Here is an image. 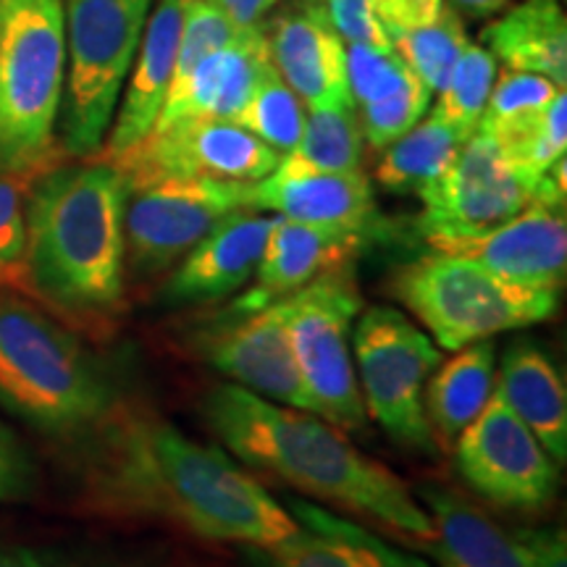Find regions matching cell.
Wrapping results in <instances>:
<instances>
[{
	"label": "cell",
	"mask_w": 567,
	"mask_h": 567,
	"mask_svg": "<svg viewBox=\"0 0 567 567\" xmlns=\"http://www.w3.org/2000/svg\"><path fill=\"white\" fill-rule=\"evenodd\" d=\"M87 505L161 517L208 542L268 549L297 534L295 517L218 446L200 444L153 410L113 405L76 439Z\"/></svg>",
	"instance_id": "obj_1"
},
{
	"label": "cell",
	"mask_w": 567,
	"mask_h": 567,
	"mask_svg": "<svg viewBox=\"0 0 567 567\" xmlns=\"http://www.w3.org/2000/svg\"><path fill=\"white\" fill-rule=\"evenodd\" d=\"M363 145L365 137L354 105L308 109L300 142L284 155L321 172H354L363 163Z\"/></svg>",
	"instance_id": "obj_30"
},
{
	"label": "cell",
	"mask_w": 567,
	"mask_h": 567,
	"mask_svg": "<svg viewBox=\"0 0 567 567\" xmlns=\"http://www.w3.org/2000/svg\"><path fill=\"white\" fill-rule=\"evenodd\" d=\"M392 295L442 350L536 326L555 316L557 289L528 287L460 255L429 252L392 276Z\"/></svg>",
	"instance_id": "obj_6"
},
{
	"label": "cell",
	"mask_w": 567,
	"mask_h": 567,
	"mask_svg": "<svg viewBox=\"0 0 567 567\" xmlns=\"http://www.w3.org/2000/svg\"><path fill=\"white\" fill-rule=\"evenodd\" d=\"M0 567H118V563L95 551L0 544Z\"/></svg>",
	"instance_id": "obj_38"
},
{
	"label": "cell",
	"mask_w": 567,
	"mask_h": 567,
	"mask_svg": "<svg viewBox=\"0 0 567 567\" xmlns=\"http://www.w3.org/2000/svg\"><path fill=\"white\" fill-rule=\"evenodd\" d=\"M431 97H434V92L425 87L417 76H413V80L402 84L400 90L389 92L381 101L358 105L360 130H363L368 145L375 147V151H384V147L400 140L402 134L413 130L429 113Z\"/></svg>",
	"instance_id": "obj_33"
},
{
	"label": "cell",
	"mask_w": 567,
	"mask_h": 567,
	"mask_svg": "<svg viewBox=\"0 0 567 567\" xmlns=\"http://www.w3.org/2000/svg\"><path fill=\"white\" fill-rule=\"evenodd\" d=\"M455 460L467 486L496 507L534 513L557 494L559 465L496 394L457 436Z\"/></svg>",
	"instance_id": "obj_12"
},
{
	"label": "cell",
	"mask_w": 567,
	"mask_h": 567,
	"mask_svg": "<svg viewBox=\"0 0 567 567\" xmlns=\"http://www.w3.org/2000/svg\"><path fill=\"white\" fill-rule=\"evenodd\" d=\"M415 496L434 523V538L423 547L439 567H534L515 534L465 496L439 484H421Z\"/></svg>",
	"instance_id": "obj_23"
},
{
	"label": "cell",
	"mask_w": 567,
	"mask_h": 567,
	"mask_svg": "<svg viewBox=\"0 0 567 567\" xmlns=\"http://www.w3.org/2000/svg\"><path fill=\"white\" fill-rule=\"evenodd\" d=\"M496 82V59L484 45L467 42L460 53L455 69L446 76L444 87L436 92V103L431 113L457 130L463 137H471L484 118L488 95Z\"/></svg>",
	"instance_id": "obj_31"
},
{
	"label": "cell",
	"mask_w": 567,
	"mask_h": 567,
	"mask_svg": "<svg viewBox=\"0 0 567 567\" xmlns=\"http://www.w3.org/2000/svg\"><path fill=\"white\" fill-rule=\"evenodd\" d=\"M287 509L297 534L268 549L247 547L252 567H431L331 509L300 499Z\"/></svg>",
	"instance_id": "obj_20"
},
{
	"label": "cell",
	"mask_w": 567,
	"mask_h": 567,
	"mask_svg": "<svg viewBox=\"0 0 567 567\" xmlns=\"http://www.w3.org/2000/svg\"><path fill=\"white\" fill-rule=\"evenodd\" d=\"M436 252L460 255L528 287L559 289L567 268L565 208L530 203L492 229L425 239Z\"/></svg>",
	"instance_id": "obj_15"
},
{
	"label": "cell",
	"mask_w": 567,
	"mask_h": 567,
	"mask_svg": "<svg viewBox=\"0 0 567 567\" xmlns=\"http://www.w3.org/2000/svg\"><path fill=\"white\" fill-rule=\"evenodd\" d=\"M239 208H247L245 182L161 179L130 189L124 208V266L134 279H153Z\"/></svg>",
	"instance_id": "obj_10"
},
{
	"label": "cell",
	"mask_w": 567,
	"mask_h": 567,
	"mask_svg": "<svg viewBox=\"0 0 567 567\" xmlns=\"http://www.w3.org/2000/svg\"><path fill=\"white\" fill-rule=\"evenodd\" d=\"M494 394L534 431L551 460L565 465L567 392L555 360L530 339H517L502 354Z\"/></svg>",
	"instance_id": "obj_24"
},
{
	"label": "cell",
	"mask_w": 567,
	"mask_h": 567,
	"mask_svg": "<svg viewBox=\"0 0 567 567\" xmlns=\"http://www.w3.org/2000/svg\"><path fill=\"white\" fill-rule=\"evenodd\" d=\"M66 80L63 0H0V172L53 166Z\"/></svg>",
	"instance_id": "obj_5"
},
{
	"label": "cell",
	"mask_w": 567,
	"mask_h": 567,
	"mask_svg": "<svg viewBox=\"0 0 567 567\" xmlns=\"http://www.w3.org/2000/svg\"><path fill=\"white\" fill-rule=\"evenodd\" d=\"M205 417L243 463L331 505L373 517L417 544L434 538V523L410 484L363 455L342 429L316 413L226 384L208 394Z\"/></svg>",
	"instance_id": "obj_3"
},
{
	"label": "cell",
	"mask_w": 567,
	"mask_h": 567,
	"mask_svg": "<svg viewBox=\"0 0 567 567\" xmlns=\"http://www.w3.org/2000/svg\"><path fill=\"white\" fill-rule=\"evenodd\" d=\"M271 61L266 30L260 24L239 27L226 45L168 87L166 103L153 126L182 118H226L231 122L250 95L260 69Z\"/></svg>",
	"instance_id": "obj_22"
},
{
	"label": "cell",
	"mask_w": 567,
	"mask_h": 567,
	"mask_svg": "<svg viewBox=\"0 0 567 567\" xmlns=\"http://www.w3.org/2000/svg\"><path fill=\"white\" fill-rule=\"evenodd\" d=\"M27 179L0 172V292L30 295L27 274Z\"/></svg>",
	"instance_id": "obj_32"
},
{
	"label": "cell",
	"mask_w": 567,
	"mask_h": 567,
	"mask_svg": "<svg viewBox=\"0 0 567 567\" xmlns=\"http://www.w3.org/2000/svg\"><path fill=\"white\" fill-rule=\"evenodd\" d=\"M305 113H308V109L297 97V92L281 80L279 71L268 61L260 69L245 105L237 111L231 122L284 155L300 142L305 130Z\"/></svg>",
	"instance_id": "obj_29"
},
{
	"label": "cell",
	"mask_w": 567,
	"mask_h": 567,
	"mask_svg": "<svg viewBox=\"0 0 567 567\" xmlns=\"http://www.w3.org/2000/svg\"><path fill=\"white\" fill-rule=\"evenodd\" d=\"M247 208L276 213L305 224L375 229L379 208L371 179L354 172H321L281 155L264 179L247 184Z\"/></svg>",
	"instance_id": "obj_19"
},
{
	"label": "cell",
	"mask_w": 567,
	"mask_h": 567,
	"mask_svg": "<svg viewBox=\"0 0 567 567\" xmlns=\"http://www.w3.org/2000/svg\"><path fill=\"white\" fill-rule=\"evenodd\" d=\"M155 0H66V80L59 113L63 153H101Z\"/></svg>",
	"instance_id": "obj_7"
},
{
	"label": "cell",
	"mask_w": 567,
	"mask_h": 567,
	"mask_svg": "<svg viewBox=\"0 0 567 567\" xmlns=\"http://www.w3.org/2000/svg\"><path fill=\"white\" fill-rule=\"evenodd\" d=\"M563 84L547 80L542 74H528V71L507 69L499 80L494 82L492 95H488L481 130H502L526 122V118L542 113L555 97L563 92Z\"/></svg>",
	"instance_id": "obj_34"
},
{
	"label": "cell",
	"mask_w": 567,
	"mask_h": 567,
	"mask_svg": "<svg viewBox=\"0 0 567 567\" xmlns=\"http://www.w3.org/2000/svg\"><path fill=\"white\" fill-rule=\"evenodd\" d=\"M38 488V465L24 442L0 421V505L30 499Z\"/></svg>",
	"instance_id": "obj_36"
},
{
	"label": "cell",
	"mask_w": 567,
	"mask_h": 567,
	"mask_svg": "<svg viewBox=\"0 0 567 567\" xmlns=\"http://www.w3.org/2000/svg\"><path fill=\"white\" fill-rule=\"evenodd\" d=\"M213 9H218L226 19H231L237 27H252L274 9L279 0H205Z\"/></svg>",
	"instance_id": "obj_40"
},
{
	"label": "cell",
	"mask_w": 567,
	"mask_h": 567,
	"mask_svg": "<svg viewBox=\"0 0 567 567\" xmlns=\"http://www.w3.org/2000/svg\"><path fill=\"white\" fill-rule=\"evenodd\" d=\"M274 216L264 210L239 208L221 218L193 250L182 258L158 300L168 308L218 302L243 289L264 258Z\"/></svg>",
	"instance_id": "obj_18"
},
{
	"label": "cell",
	"mask_w": 567,
	"mask_h": 567,
	"mask_svg": "<svg viewBox=\"0 0 567 567\" xmlns=\"http://www.w3.org/2000/svg\"><path fill=\"white\" fill-rule=\"evenodd\" d=\"M323 6L329 11L331 24L337 27L344 42L379 48V51L392 48V42L386 40L384 30H381L379 17H375L379 0H326Z\"/></svg>",
	"instance_id": "obj_37"
},
{
	"label": "cell",
	"mask_w": 567,
	"mask_h": 567,
	"mask_svg": "<svg viewBox=\"0 0 567 567\" xmlns=\"http://www.w3.org/2000/svg\"><path fill=\"white\" fill-rule=\"evenodd\" d=\"M496 347L492 339L465 344L439 368L423 392V410L431 436L452 450L457 436L481 415L494 394Z\"/></svg>",
	"instance_id": "obj_27"
},
{
	"label": "cell",
	"mask_w": 567,
	"mask_h": 567,
	"mask_svg": "<svg viewBox=\"0 0 567 567\" xmlns=\"http://www.w3.org/2000/svg\"><path fill=\"white\" fill-rule=\"evenodd\" d=\"M347 45V80H350V92L354 109L358 105L381 101L389 92L400 90L402 84L417 76L413 69L402 61V55L389 48V51H379V48L368 45Z\"/></svg>",
	"instance_id": "obj_35"
},
{
	"label": "cell",
	"mask_w": 567,
	"mask_h": 567,
	"mask_svg": "<svg viewBox=\"0 0 567 567\" xmlns=\"http://www.w3.org/2000/svg\"><path fill=\"white\" fill-rule=\"evenodd\" d=\"M281 153L226 118H182L153 126L122 158L111 161L126 187L161 179L258 182L279 166Z\"/></svg>",
	"instance_id": "obj_11"
},
{
	"label": "cell",
	"mask_w": 567,
	"mask_h": 567,
	"mask_svg": "<svg viewBox=\"0 0 567 567\" xmlns=\"http://www.w3.org/2000/svg\"><path fill=\"white\" fill-rule=\"evenodd\" d=\"M208 365L247 392L279 405L308 410L287 331V305H266L247 316H218L195 339Z\"/></svg>",
	"instance_id": "obj_14"
},
{
	"label": "cell",
	"mask_w": 567,
	"mask_h": 567,
	"mask_svg": "<svg viewBox=\"0 0 567 567\" xmlns=\"http://www.w3.org/2000/svg\"><path fill=\"white\" fill-rule=\"evenodd\" d=\"M417 229L423 239L492 229L526 205L538 203L536 187L486 132L476 130L460 147L455 163L421 195Z\"/></svg>",
	"instance_id": "obj_13"
},
{
	"label": "cell",
	"mask_w": 567,
	"mask_h": 567,
	"mask_svg": "<svg viewBox=\"0 0 567 567\" xmlns=\"http://www.w3.org/2000/svg\"><path fill=\"white\" fill-rule=\"evenodd\" d=\"M481 42L513 71L567 82V19L559 0H520L484 27Z\"/></svg>",
	"instance_id": "obj_26"
},
{
	"label": "cell",
	"mask_w": 567,
	"mask_h": 567,
	"mask_svg": "<svg viewBox=\"0 0 567 567\" xmlns=\"http://www.w3.org/2000/svg\"><path fill=\"white\" fill-rule=\"evenodd\" d=\"M266 40L271 63L305 109L354 105L347 80V45L323 3L302 0L279 13Z\"/></svg>",
	"instance_id": "obj_17"
},
{
	"label": "cell",
	"mask_w": 567,
	"mask_h": 567,
	"mask_svg": "<svg viewBox=\"0 0 567 567\" xmlns=\"http://www.w3.org/2000/svg\"><path fill=\"white\" fill-rule=\"evenodd\" d=\"M184 0H155L145 32H142L140 51L126 76L122 101L105 142L97 153V161H116L137 145L153 130L155 118L166 103L168 87L174 80L176 51H179Z\"/></svg>",
	"instance_id": "obj_21"
},
{
	"label": "cell",
	"mask_w": 567,
	"mask_h": 567,
	"mask_svg": "<svg viewBox=\"0 0 567 567\" xmlns=\"http://www.w3.org/2000/svg\"><path fill=\"white\" fill-rule=\"evenodd\" d=\"M465 140L457 130L429 113L413 130L384 147L375 179L394 195H421L455 163Z\"/></svg>",
	"instance_id": "obj_28"
},
{
	"label": "cell",
	"mask_w": 567,
	"mask_h": 567,
	"mask_svg": "<svg viewBox=\"0 0 567 567\" xmlns=\"http://www.w3.org/2000/svg\"><path fill=\"white\" fill-rule=\"evenodd\" d=\"M354 321L352 360L365 413L400 444L434 452L423 392L442 363L439 347L389 305H371Z\"/></svg>",
	"instance_id": "obj_9"
},
{
	"label": "cell",
	"mask_w": 567,
	"mask_h": 567,
	"mask_svg": "<svg viewBox=\"0 0 567 567\" xmlns=\"http://www.w3.org/2000/svg\"><path fill=\"white\" fill-rule=\"evenodd\" d=\"M130 187L109 161L51 166L27 189V274L38 297L84 331L124 308V208Z\"/></svg>",
	"instance_id": "obj_2"
},
{
	"label": "cell",
	"mask_w": 567,
	"mask_h": 567,
	"mask_svg": "<svg viewBox=\"0 0 567 567\" xmlns=\"http://www.w3.org/2000/svg\"><path fill=\"white\" fill-rule=\"evenodd\" d=\"M375 17L394 51L436 95L471 42L455 6L450 0H379Z\"/></svg>",
	"instance_id": "obj_25"
},
{
	"label": "cell",
	"mask_w": 567,
	"mask_h": 567,
	"mask_svg": "<svg viewBox=\"0 0 567 567\" xmlns=\"http://www.w3.org/2000/svg\"><path fill=\"white\" fill-rule=\"evenodd\" d=\"M450 3L460 11L471 13V17H494V13L513 6V0H450Z\"/></svg>",
	"instance_id": "obj_41"
},
{
	"label": "cell",
	"mask_w": 567,
	"mask_h": 567,
	"mask_svg": "<svg viewBox=\"0 0 567 567\" xmlns=\"http://www.w3.org/2000/svg\"><path fill=\"white\" fill-rule=\"evenodd\" d=\"M284 305L308 413L342 431H360L368 413L354 373L350 331L363 310V295L352 260L316 276L284 297Z\"/></svg>",
	"instance_id": "obj_8"
},
{
	"label": "cell",
	"mask_w": 567,
	"mask_h": 567,
	"mask_svg": "<svg viewBox=\"0 0 567 567\" xmlns=\"http://www.w3.org/2000/svg\"><path fill=\"white\" fill-rule=\"evenodd\" d=\"M534 567H567V538L563 528L515 530Z\"/></svg>",
	"instance_id": "obj_39"
},
{
	"label": "cell",
	"mask_w": 567,
	"mask_h": 567,
	"mask_svg": "<svg viewBox=\"0 0 567 567\" xmlns=\"http://www.w3.org/2000/svg\"><path fill=\"white\" fill-rule=\"evenodd\" d=\"M375 237V229L305 224L274 216L271 234L252 274L247 292L234 300L221 316H247L266 305L279 302L331 268L350 264Z\"/></svg>",
	"instance_id": "obj_16"
},
{
	"label": "cell",
	"mask_w": 567,
	"mask_h": 567,
	"mask_svg": "<svg viewBox=\"0 0 567 567\" xmlns=\"http://www.w3.org/2000/svg\"><path fill=\"white\" fill-rule=\"evenodd\" d=\"M113 405L109 368L69 326L0 292V410L42 436L76 442Z\"/></svg>",
	"instance_id": "obj_4"
}]
</instances>
